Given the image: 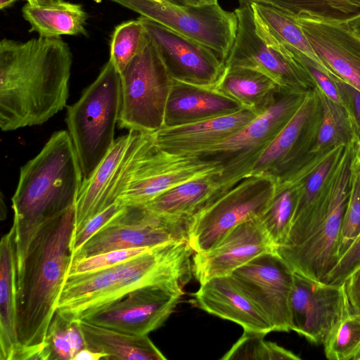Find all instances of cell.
I'll list each match as a JSON object with an SVG mask.
<instances>
[{"label":"cell","instance_id":"cell-40","mask_svg":"<svg viewBox=\"0 0 360 360\" xmlns=\"http://www.w3.org/2000/svg\"><path fill=\"white\" fill-rule=\"evenodd\" d=\"M124 206V205L118 201L114 202L90 219L77 233L72 235L70 242L72 257Z\"/></svg>","mask_w":360,"mask_h":360},{"label":"cell","instance_id":"cell-46","mask_svg":"<svg viewBox=\"0 0 360 360\" xmlns=\"http://www.w3.org/2000/svg\"><path fill=\"white\" fill-rule=\"evenodd\" d=\"M80 359H89V360H100L105 359L107 360V356L104 354L99 353L91 350L88 348H84L79 351L76 356H75L73 360H80Z\"/></svg>","mask_w":360,"mask_h":360},{"label":"cell","instance_id":"cell-29","mask_svg":"<svg viewBox=\"0 0 360 360\" xmlns=\"http://www.w3.org/2000/svg\"><path fill=\"white\" fill-rule=\"evenodd\" d=\"M258 34L291 46L304 58L311 61L334 82H345L321 59L299 27L292 14L281 11L261 3L250 4Z\"/></svg>","mask_w":360,"mask_h":360},{"label":"cell","instance_id":"cell-35","mask_svg":"<svg viewBox=\"0 0 360 360\" xmlns=\"http://www.w3.org/2000/svg\"><path fill=\"white\" fill-rule=\"evenodd\" d=\"M323 345L328 359L360 360V314H345Z\"/></svg>","mask_w":360,"mask_h":360},{"label":"cell","instance_id":"cell-27","mask_svg":"<svg viewBox=\"0 0 360 360\" xmlns=\"http://www.w3.org/2000/svg\"><path fill=\"white\" fill-rule=\"evenodd\" d=\"M215 176L186 181L163 192L144 205L158 217L188 227L193 216L216 199L219 184Z\"/></svg>","mask_w":360,"mask_h":360},{"label":"cell","instance_id":"cell-6","mask_svg":"<svg viewBox=\"0 0 360 360\" xmlns=\"http://www.w3.org/2000/svg\"><path fill=\"white\" fill-rule=\"evenodd\" d=\"M309 91L280 88L268 105L243 129L193 153L222 165L221 174L215 176L219 184L217 198L246 176L253 163L297 112Z\"/></svg>","mask_w":360,"mask_h":360},{"label":"cell","instance_id":"cell-28","mask_svg":"<svg viewBox=\"0 0 360 360\" xmlns=\"http://www.w3.org/2000/svg\"><path fill=\"white\" fill-rule=\"evenodd\" d=\"M86 347L104 354L107 360H165L148 335H136L78 321Z\"/></svg>","mask_w":360,"mask_h":360},{"label":"cell","instance_id":"cell-31","mask_svg":"<svg viewBox=\"0 0 360 360\" xmlns=\"http://www.w3.org/2000/svg\"><path fill=\"white\" fill-rule=\"evenodd\" d=\"M24 18L34 31L44 37L86 35L87 14L79 4L62 2L39 6L27 3L22 9Z\"/></svg>","mask_w":360,"mask_h":360},{"label":"cell","instance_id":"cell-8","mask_svg":"<svg viewBox=\"0 0 360 360\" xmlns=\"http://www.w3.org/2000/svg\"><path fill=\"white\" fill-rule=\"evenodd\" d=\"M354 141L346 146L334 174L328 207L323 219L302 243L279 247L276 253L292 270L323 281L338 262L343 217L350 191V163Z\"/></svg>","mask_w":360,"mask_h":360},{"label":"cell","instance_id":"cell-49","mask_svg":"<svg viewBox=\"0 0 360 360\" xmlns=\"http://www.w3.org/2000/svg\"><path fill=\"white\" fill-rule=\"evenodd\" d=\"M62 2H63V0H30L28 3L33 5L46 6Z\"/></svg>","mask_w":360,"mask_h":360},{"label":"cell","instance_id":"cell-18","mask_svg":"<svg viewBox=\"0 0 360 360\" xmlns=\"http://www.w3.org/2000/svg\"><path fill=\"white\" fill-rule=\"evenodd\" d=\"M347 146L341 144L335 147L324 157L309 162L277 185L294 187L297 195L290 228L285 242L280 247L300 244L324 217L334 174Z\"/></svg>","mask_w":360,"mask_h":360},{"label":"cell","instance_id":"cell-21","mask_svg":"<svg viewBox=\"0 0 360 360\" xmlns=\"http://www.w3.org/2000/svg\"><path fill=\"white\" fill-rule=\"evenodd\" d=\"M141 137L129 131L115 139L94 172L82 181L75 204L73 235L93 217L117 201L120 184L124 176Z\"/></svg>","mask_w":360,"mask_h":360},{"label":"cell","instance_id":"cell-41","mask_svg":"<svg viewBox=\"0 0 360 360\" xmlns=\"http://www.w3.org/2000/svg\"><path fill=\"white\" fill-rule=\"evenodd\" d=\"M360 266V232L340 257L333 269L322 282L328 284H342L345 278Z\"/></svg>","mask_w":360,"mask_h":360},{"label":"cell","instance_id":"cell-39","mask_svg":"<svg viewBox=\"0 0 360 360\" xmlns=\"http://www.w3.org/2000/svg\"><path fill=\"white\" fill-rule=\"evenodd\" d=\"M149 249L150 248H139L115 250L80 259H74L71 261L67 276L86 274L107 269L131 259Z\"/></svg>","mask_w":360,"mask_h":360},{"label":"cell","instance_id":"cell-23","mask_svg":"<svg viewBox=\"0 0 360 360\" xmlns=\"http://www.w3.org/2000/svg\"><path fill=\"white\" fill-rule=\"evenodd\" d=\"M260 112L243 108L230 115L196 123L162 127L151 136L154 146L165 152L196 153L236 134Z\"/></svg>","mask_w":360,"mask_h":360},{"label":"cell","instance_id":"cell-43","mask_svg":"<svg viewBox=\"0 0 360 360\" xmlns=\"http://www.w3.org/2000/svg\"><path fill=\"white\" fill-rule=\"evenodd\" d=\"M304 61L315 81L316 86L331 101L343 107V102L339 89L335 82L322 72L311 61L304 57Z\"/></svg>","mask_w":360,"mask_h":360},{"label":"cell","instance_id":"cell-50","mask_svg":"<svg viewBox=\"0 0 360 360\" xmlns=\"http://www.w3.org/2000/svg\"><path fill=\"white\" fill-rule=\"evenodd\" d=\"M18 0H0L1 9L6 8L12 5L15 1Z\"/></svg>","mask_w":360,"mask_h":360},{"label":"cell","instance_id":"cell-38","mask_svg":"<svg viewBox=\"0 0 360 360\" xmlns=\"http://www.w3.org/2000/svg\"><path fill=\"white\" fill-rule=\"evenodd\" d=\"M359 232L360 159L356 155L353 150L350 163V191L343 217L342 229L339 245L340 257L348 248Z\"/></svg>","mask_w":360,"mask_h":360},{"label":"cell","instance_id":"cell-11","mask_svg":"<svg viewBox=\"0 0 360 360\" xmlns=\"http://www.w3.org/2000/svg\"><path fill=\"white\" fill-rule=\"evenodd\" d=\"M222 171L219 162L193 153H167L153 143L129 172L117 201L124 205H144L177 185L200 177L219 176Z\"/></svg>","mask_w":360,"mask_h":360},{"label":"cell","instance_id":"cell-48","mask_svg":"<svg viewBox=\"0 0 360 360\" xmlns=\"http://www.w3.org/2000/svg\"><path fill=\"white\" fill-rule=\"evenodd\" d=\"M345 19L352 27L360 32V11L356 14L345 18Z\"/></svg>","mask_w":360,"mask_h":360},{"label":"cell","instance_id":"cell-1","mask_svg":"<svg viewBox=\"0 0 360 360\" xmlns=\"http://www.w3.org/2000/svg\"><path fill=\"white\" fill-rule=\"evenodd\" d=\"M72 57L60 37L0 42V127L41 124L63 109Z\"/></svg>","mask_w":360,"mask_h":360},{"label":"cell","instance_id":"cell-52","mask_svg":"<svg viewBox=\"0 0 360 360\" xmlns=\"http://www.w3.org/2000/svg\"><path fill=\"white\" fill-rule=\"evenodd\" d=\"M202 4H217V0H199Z\"/></svg>","mask_w":360,"mask_h":360},{"label":"cell","instance_id":"cell-2","mask_svg":"<svg viewBox=\"0 0 360 360\" xmlns=\"http://www.w3.org/2000/svg\"><path fill=\"white\" fill-rule=\"evenodd\" d=\"M75 205L44 222L16 266L18 331L25 360H39L72 261Z\"/></svg>","mask_w":360,"mask_h":360},{"label":"cell","instance_id":"cell-14","mask_svg":"<svg viewBox=\"0 0 360 360\" xmlns=\"http://www.w3.org/2000/svg\"><path fill=\"white\" fill-rule=\"evenodd\" d=\"M230 276L266 316L274 331L292 330L290 297L294 271L276 251L255 257Z\"/></svg>","mask_w":360,"mask_h":360},{"label":"cell","instance_id":"cell-9","mask_svg":"<svg viewBox=\"0 0 360 360\" xmlns=\"http://www.w3.org/2000/svg\"><path fill=\"white\" fill-rule=\"evenodd\" d=\"M276 187L269 176L248 175L197 212L187 227V240L194 252L213 248L238 224L261 217Z\"/></svg>","mask_w":360,"mask_h":360},{"label":"cell","instance_id":"cell-10","mask_svg":"<svg viewBox=\"0 0 360 360\" xmlns=\"http://www.w3.org/2000/svg\"><path fill=\"white\" fill-rule=\"evenodd\" d=\"M208 46L226 60L235 41L238 18L219 4L179 6L163 0H110Z\"/></svg>","mask_w":360,"mask_h":360},{"label":"cell","instance_id":"cell-12","mask_svg":"<svg viewBox=\"0 0 360 360\" xmlns=\"http://www.w3.org/2000/svg\"><path fill=\"white\" fill-rule=\"evenodd\" d=\"M322 120L316 88L308 91L297 112L262 152L246 176L266 175L276 185L287 180L304 164L314 147Z\"/></svg>","mask_w":360,"mask_h":360},{"label":"cell","instance_id":"cell-4","mask_svg":"<svg viewBox=\"0 0 360 360\" xmlns=\"http://www.w3.org/2000/svg\"><path fill=\"white\" fill-rule=\"evenodd\" d=\"M82 181L72 141L65 130L53 133L41 151L20 168L12 198L16 266L41 224L75 205Z\"/></svg>","mask_w":360,"mask_h":360},{"label":"cell","instance_id":"cell-17","mask_svg":"<svg viewBox=\"0 0 360 360\" xmlns=\"http://www.w3.org/2000/svg\"><path fill=\"white\" fill-rule=\"evenodd\" d=\"M238 26L226 67H243L262 72L284 89L309 91L316 87L311 73L269 46L258 34L250 4L235 11Z\"/></svg>","mask_w":360,"mask_h":360},{"label":"cell","instance_id":"cell-45","mask_svg":"<svg viewBox=\"0 0 360 360\" xmlns=\"http://www.w3.org/2000/svg\"><path fill=\"white\" fill-rule=\"evenodd\" d=\"M331 8L349 14L360 11V0H321Z\"/></svg>","mask_w":360,"mask_h":360},{"label":"cell","instance_id":"cell-7","mask_svg":"<svg viewBox=\"0 0 360 360\" xmlns=\"http://www.w3.org/2000/svg\"><path fill=\"white\" fill-rule=\"evenodd\" d=\"M120 77V127L147 134L162 128L172 79L147 34Z\"/></svg>","mask_w":360,"mask_h":360},{"label":"cell","instance_id":"cell-5","mask_svg":"<svg viewBox=\"0 0 360 360\" xmlns=\"http://www.w3.org/2000/svg\"><path fill=\"white\" fill-rule=\"evenodd\" d=\"M120 105V73L109 60L80 98L67 107L65 121L83 181L89 178L115 141Z\"/></svg>","mask_w":360,"mask_h":360},{"label":"cell","instance_id":"cell-19","mask_svg":"<svg viewBox=\"0 0 360 360\" xmlns=\"http://www.w3.org/2000/svg\"><path fill=\"white\" fill-rule=\"evenodd\" d=\"M292 16L324 63L360 90V32L345 18L306 7Z\"/></svg>","mask_w":360,"mask_h":360},{"label":"cell","instance_id":"cell-20","mask_svg":"<svg viewBox=\"0 0 360 360\" xmlns=\"http://www.w3.org/2000/svg\"><path fill=\"white\" fill-rule=\"evenodd\" d=\"M290 309L292 330L316 345H323L349 312L342 283L328 284L295 272Z\"/></svg>","mask_w":360,"mask_h":360},{"label":"cell","instance_id":"cell-36","mask_svg":"<svg viewBox=\"0 0 360 360\" xmlns=\"http://www.w3.org/2000/svg\"><path fill=\"white\" fill-rule=\"evenodd\" d=\"M266 334L244 330L241 337L221 358L222 360H300L293 352L276 343L266 341Z\"/></svg>","mask_w":360,"mask_h":360},{"label":"cell","instance_id":"cell-33","mask_svg":"<svg viewBox=\"0 0 360 360\" xmlns=\"http://www.w3.org/2000/svg\"><path fill=\"white\" fill-rule=\"evenodd\" d=\"M86 348L78 321L68 320L57 311L49 325L39 360H73Z\"/></svg>","mask_w":360,"mask_h":360},{"label":"cell","instance_id":"cell-3","mask_svg":"<svg viewBox=\"0 0 360 360\" xmlns=\"http://www.w3.org/2000/svg\"><path fill=\"white\" fill-rule=\"evenodd\" d=\"M193 255L187 240H178L107 269L67 276L56 311L79 321L143 287L171 283L185 286L193 274Z\"/></svg>","mask_w":360,"mask_h":360},{"label":"cell","instance_id":"cell-42","mask_svg":"<svg viewBox=\"0 0 360 360\" xmlns=\"http://www.w3.org/2000/svg\"><path fill=\"white\" fill-rule=\"evenodd\" d=\"M335 84L339 89L343 108L349 115L358 141L360 139V90L347 82Z\"/></svg>","mask_w":360,"mask_h":360},{"label":"cell","instance_id":"cell-30","mask_svg":"<svg viewBox=\"0 0 360 360\" xmlns=\"http://www.w3.org/2000/svg\"><path fill=\"white\" fill-rule=\"evenodd\" d=\"M280 88L270 77L256 70L226 67L224 76L214 89L235 100L243 108L260 112Z\"/></svg>","mask_w":360,"mask_h":360},{"label":"cell","instance_id":"cell-44","mask_svg":"<svg viewBox=\"0 0 360 360\" xmlns=\"http://www.w3.org/2000/svg\"><path fill=\"white\" fill-rule=\"evenodd\" d=\"M348 311L360 314V266L342 282Z\"/></svg>","mask_w":360,"mask_h":360},{"label":"cell","instance_id":"cell-13","mask_svg":"<svg viewBox=\"0 0 360 360\" xmlns=\"http://www.w3.org/2000/svg\"><path fill=\"white\" fill-rule=\"evenodd\" d=\"M178 240H187V226L167 221L145 205H124L75 254L80 259L108 251L152 248Z\"/></svg>","mask_w":360,"mask_h":360},{"label":"cell","instance_id":"cell-51","mask_svg":"<svg viewBox=\"0 0 360 360\" xmlns=\"http://www.w3.org/2000/svg\"><path fill=\"white\" fill-rule=\"evenodd\" d=\"M354 151L356 155L360 159V139L354 142Z\"/></svg>","mask_w":360,"mask_h":360},{"label":"cell","instance_id":"cell-37","mask_svg":"<svg viewBox=\"0 0 360 360\" xmlns=\"http://www.w3.org/2000/svg\"><path fill=\"white\" fill-rule=\"evenodd\" d=\"M141 22L129 20L116 27L110 44V60L120 73L139 51L146 37Z\"/></svg>","mask_w":360,"mask_h":360},{"label":"cell","instance_id":"cell-22","mask_svg":"<svg viewBox=\"0 0 360 360\" xmlns=\"http://www.w3.org/2000/svg\"><path fill=\"white\" fill-rule=\"evenodd\" d=\"M276 251L260 219H250L232 229L213 248L193 256V274L200 284L229 276L255 257Z\"/></svg>","mask_w":360,"mask_h":360},{"label":"cell","instance_id":"cell-47","mask_svg":"<svg viewBox=\"0 0 360 360\" xmlns=\"http://www.w3.org/2000/svg\"><path fill=\"white\" fill-rule=\"evenodd\" d=\"M169 4L179 6H188L193 5H200L202 4L199 0H163Z\"/></svg>","mask_w":360,"mask_h":360},{"label":"cell","instance_id":"cell-16","mask_svg":"<svg viewBox=\"0 0 360 360\" xmlns=\"http://www.w3.org/2000/svg\"><path fill=\"white\" fill-rule=\"evenodd\" d=\"M138 19L172 79L212 89L218 84L226 67L216 52L148 18Z\"/></svg>","mask_w":360,"mask_h":360},{"label":"cell","instance_id":"cell-34","mask_svg":"<svg viewBox=\"0 0 360 360\" xmlns=\"http://www.w3.org/2000/svg\"><path fill=\"white\" fill-rule=\"evenodd\" d=\"M294 187L276 186L269 206L260 217L262 224L276 248L287 238L296 205Z\"/></svg>","mask_w":360,"mask_h":360},{"label":"cell","instance_id":"cell-53","mask_svg":"<svg viewBox=\"0 0 360 360\" xmlns=\"http://www.w3.org/2000/svg\"><path fill=\"white\" fill-rule=\"evenodd\" d=\"M24 1H27V3H28L30 0H24Z\"/></svg>","mask_w":360,"mask_h":360},{"label":"cell","instance_id":"cell-15","mask_svg":"<svg viewBox=\"0 0 360 360\" xmlns=\"http://www.w3.org/2000/svg\"><path fill=\"white\" fill-rule=\"evenodd\" d=\"M184 288L179 283L143 287L83 319L124 333L148 335L174 311L184 294Z\"/></svg>","mask_w":360,"mask_h":360},{"label":"cell","instance_id":"cell-24","mask_svg":"<svg viewBox=\"0 0 360 360\" xmlns=\"http://www.w3.org/2000/svg\"><path fill=\"white\" fill-rule=\"evenodd\" d=\"M193 302L202 310L235 322L245 330L265 334L274 331L266 316L230 275L201 283L193 295Z\"/></svg>","mask_w":360,"mask_h":360},{"label":"cell","instance_id":"cell-25","mask_svg":"<svg viewBox=\"0 0 360 360\" xmlns=\"http://www.w3.org/2000/svg\"><path fill=\"white\" fill-rule=\"evenodd\" d=\"M243 106L214 89L172 79L163 127L196 123L230 115Z\"/></svg>","mask_w":360,"mask_h":360},{"label":"cell","instance_id":"cell-32","mask_svg":"<svg viewBox=\"0 0 360 360\" xmlns=\"http://www.w3.org/2000/svg\"><path fill=\"white\" fill-rule=\"evenodd\" d=\"M316 88L321 102L322 120L316 141L302 166L311 160L323 157L339 145H347L352 141H357L345 109L331 101L316 86Z\"/></svg>","mask_w":360,"mask_h":360},{"label":"cell","instance_id":"cell-26","mask_svg":"<svg viewBox=\"0 0 360 360\" xmlns=\"http://www.w3.org/2000/svg\"><path fill=\"white\" fill-rule=\"evenodd\" d=\"M18 331L16 257L14 227L0 243V359L25 360Z\"/></svg>","mask_w":360,"mask_h":360}]
</instances>
